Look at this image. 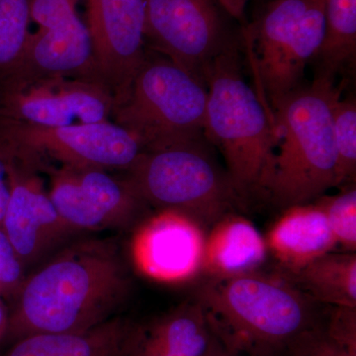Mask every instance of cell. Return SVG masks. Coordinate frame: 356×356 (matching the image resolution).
<instances>
[{"mask_svg": "<svg viewBox=\"0 0 356 356\" xmlns=\"http://www.w3.org/2000/svg\"><path fill=\"white\" fill-rule=\"evenodd\" d=\"M132 285L120 245L113 238L72 243L25 278L8 311L4 341L92 329L116 317Z\"/></svg>", "mask_w": 356, "mask_h": 356, "instance_id": "1", "label": "cell"}, {"mask_svg": "<svg viewBox=\"0 0 356 356\" xmlns=\"http://www.w3.org/2000/svg\"><path fill=\"white\" fill-rule=\"evenodd\" d=\"M193 299L224 350L247 356H285L325 309L277 271L204 278Z\"/></svg>", "mask_w": 356, "mask_h": 356, "instance_id": "2", "label": "cell"}, {"mask_svg": "<svg viewBox=\"0 0 356 356\" xmlns=\"http://www.w3.org/2000/svg\"><path fill=\"white\" fill-rule=\"evenodd\" d=\"M204 81L208 89L204 138L222 154L245 206L267 198L277 147L273 113L245 83L233 44L208 65Z\"/></svg>", "mask_w": 356, "mask_h": 356, "instance_id": "3", "label": "cell"}, {"mask_svg": "<svg viewBox=\"0 0 356 356\" xmlns=\"http://www.w3.org/2000/svg\"><path fill=\"white\" fill-rule=\"evenodd\" d=\"M337 96L334 76L321 72L273 109L277 147L267 199L276 207L311 203L337 187L332 116Z\"/></svg>", "mask_w": 356, "mask_h": 356, "instance_id": "4", "label": "cell"}, {"mask_svg": "<svg viewBox=\"0 0 356 356\" xmlns=\"http://www.w3.org/2000/svg\"><path fill=\"white\" fill-rule=\"evenodd\" d=\"M123 172L149 207L186 215L206 233L225 215L245 207L206 139L143 152Z\"/></svg>", "mask_w": 356, "mask_h": 356, "instance_id": "5", "label": "cell"}, {"mask_svg": "<svg viewBox=\"0 0 356 356\" xmlns=\"http://www.w3.org/2000/svg\"><path fill=\"white\" fill-rule=\"evenodd\" d=\"M206 83L161 55H147L111 121L132 134L144 152L205 139Z\"/></svg>", "mask_w": 356, "mask_h": 356, "instance_id": "6", "label": "cell"}, {"mask_svg": "<svg viewBox=\"0 0 356 356\" xmlns=\"http://www.w3.org/2000/svg\"><path fill=\"white\" fill-rule=\"evenodd\" d=\"M0 140L42 161L120 172L129 170L144 152L132 134L111 120L51 128L0 120Z\"/></svg>", "mask_w": 356, "mask_h": 356, "instance_id": "7", "label": "cell"}, {"mask_svg": "<svg viewBox=\"0 0 356 356\" xmlns=\"http://www.w3.org/2000/svg\"><path fill=\"white\" fill-rule=\"evenodd\" d=\"M49 194L58 215L72 231L135 228L149 206L124 177L99 168L51 166Z\"/></svg>", "mask_w": 356, "mask_h": 356, "instance_id": "8", "label": "cell"}, {"mask_svg": "<svg viewBox=\"0 0 356 356\" xmlns=\"http://www.w3.org/2000/svg\"><path fill=\"white\" fill-rule=\"evenodd\" d=\"M217 2L145 0V46L206 83V67L231 44Z\"/></svg>", "mask_w": 356, "mask_h": 356, "instance_id": "9", "label": "cell"}, {"mask_svg": "<svg viewBox=\"0 0 356 356\" xmlns=\"http://www.w3.org/2000/svg\"><path fill=\"white\" fill-rule=\"evenodd\" d=\"M4 146L8 154L9 197L1 227L25 268L76 232L58 215L44 187L41 177L43 161L35 154Z\"/></svg>", "mask_w": 356, "mask_h": 356, "instance_id": "10", "label": "cell"}, {"mask_svg": "<svg viewBox=\"0 0 356 356\" xmlns=\"http://www.w3.org/2000/svg\"><path fill=\"white\" fill-rule=\"evenodd\" d=\"M113 108L110 89L84 77H51L0 92V120L37 127L110 121Z\"/></svg>", "mask_w": 356, "mask_h": 356, "instance_id": "11", "label": "cell"}, {"mask_svg": "<svg viewBox=\"0 0 356 356\" xmlns=\"http://www.w3.org/2000/svg\"><path fill=\"white\" fill-rule=\"evenodd\" d=\"M86 9L96 74L115 105L127 95L147 58L145 0H86Z\"/></svg>", "mask_w": 356, "mask_h": 356, "instance_id": "12", "label": "cell"}, {"mask_svg": "<svg viewBox=\"0 0 356 356\" xmlns=\"http://www.w3.org/2000/svg\"><path fill=\"white\" fill-rule=\"evenodd\" d=\"M206 231L193 219L172 210L156 211L137 224L131 259L138 273L166 284L201 277Z\"/></svg>", "mask_w": 356, "mask_h": 356, "instance_id": "13", "label": "cell"}, {"mask_svg": "<svg viewBox=\"0 0 356 356\" xmlns=\"http://www.w3.org/2000/svg\"><path fill=\"white\" fill-rule=\"evenodd\" d=\"M51 77L100 81L88 26L79 15L32 33L19 64L0 92Z\"/></svg>", "mask_w": 356, "mask_h": 356, "instance_id": "14", "label": "cell"}, {"mask_svg": "<svg viewBox=\"0 0 356 356\" xmlns=\"http://www.w3.org/2000/svg\"><path fill=\"white\" fill-rule=\"evenodd\" d=\"M225 350L193 298L139 324L128 356H222Z\"/></svg>", "mask_w": 356, "mask_h": 356, "instance_id": "15", "label": "cell"}, {"mask_svg": "<svg viewBox=\"0 0 356 356\" xmlns=\"http://www.w3.org/2000/svg\"><path fill=\"white\" fill-rule=\"evenodd\" d=\"M264 238L269 257L283 274L296 273L337 248L324 213L314 202L283 209Z\"/></svg>", "mask_w": 356, "mask_h": 356, "instance_id": "16", "label": "cell"}, {"mask_svg": "<svg viewBox=\"0 0 356 356\" xmlns=\"http://www.w3.org/2000/svg\"><path fill=\"white\" fill-rule=\"evenodd\" d=\"M268 257L266 238L261 232L243 215L229 213L206 233L201 277L257 273Z\"/></svg>", "mask_w": 356, "mask_h": 356, "instance_id": "17", "label": "cell"}, {"mask_svg": "<svg viewBox=\"0 0 356 356\" xmlns=\"http://www.w3.org/2000/svg\"><path fill=\"white\" fill-rule=\"evenodd\" d=\"M138 327L116 316L88 331L23 337L2 356H128Z\"/></svg>", "mask_w": 356, "mask_h": 356, "instance_id": "18", "label": "cell"}, {"mask_svg": "<svg viewBox=\"0 0 356 356\" xmlns=\"http://www.w3.org/2000/svg\"><path fill=\"white\" fill-rule=\"evenodd\" d=\"M324 35V0H312L273 69L259 81L271 111L301 86L307 63L318 55Z\"/></svg>", "mask_w": 356, "mask_h": 356, "instance_id": "19", "label": "cell"}, {"mask_svg": "<svg viewBox=\"0 0 356 356\" xmlns=\"http://www.w3.org/2000/svg\"><path fill=\"white\" fill-rule=\"evenodd\" d=\"M280 274L318 304L356 308L355 252L334 250L296 273Z\"/></svg>", "mask_w": 356, "mask_h": 356, "instance_id": "20", "label": "cell"}, {"mask_svg": "<svg viewBox=\"0 0 356 356\" xmlns=\"http://www.w3.org/2000/svg\"><path fill=\"white\" fill-rule=\"evenodd\" d=\"M312 0H273L267 4L248 36L254 40L259 83L269 74Z\"/></svg>", "mask_w": 356, "mask_h": 356, "instance_id": "21", "label": "cell"}, {"mask_svg": "<svg viewBox=\"0 0 356 356\" xmlns=\"http://www.w3.org/2000/svg\"><path fill=\"white\" fill-rule=\"evenodd\" d=\"M325 35L318 50L322 74L334 76L356 51V0H324Z\"/></svg>", "mask_w": 356, "mask_h": 356, "instance_id": "22", "label": "cell"}, {"mask_svg": "<svg viewBox=\"0 0 356 356\" xmlns=\"http://www.w3.org/2000/svg\"><path fill=\"white\" fill-rule=\"evenodd\" d=\"M31 22V0H0V88L20 63Z\"/></svg>", "mask_w": 356, "mask_h": 356, "instance_id": "23", "label": "cell"}, {"mask_svg": "<svg viewBox=\"0 0 356 356\" xmlns=\"http://www.w3.org/2000/svg\"><path fill=\"white\" fill-rule=\"evenodd\" d=\"M332 131L337 153V187L355 177L356 170V104L353 99L332 103Z\"/></svg>", "mask_w": 356, "mask_h": 356, "instance_id": "24", "label": "cell"}, {"mask_svg": "<svg viewBox=\"0 0 356 356\" xmlns=\"http://www.w3.org/2000/svg\"><path fill=\"white\" fill-rule=\"evenodd\" d=\"M313 202L324 213L337 245H341L346 252H355V185H346L336 195H323Z\"/></svg>", "mask_w": 356, "mask_h": 356, "instance_id": "25", "label": "cell"}, {"mask_svg": "<svg viewBox=\"0 0 356 356\" xmlns=\"http://www.w3.org/2000/svg\"><path fill=\"white\" fill-rule=\"evenodd\" d=\"M285 356H356V351L332 339L321 324L296 337Z\"/></svg>", "mask_w": 356, "mask_h": 356, "instance_id": "26", "label": "cell"}, {"mask_svg": "<svg viewBox=\"0 0 356 356\" xmlns=\"http://www.w3.org/2000/svg\"><path fill=\"white\" fill-rule=\"evenodd\" d=\"M24 280V266L0 226V299L14 298Z\"/></svg>", "mask_w": 356, "mask_h": 356, "instance_id": "27", "label": "cell"}, {"mask_svg": "<svg viewBox=\"0 0 356 356\" xmlns=\"http://www.w3.org/2000/svg\"><path fill=\"white\" fill-rule=\"evenodd\" d=\"M79 0H31V18L39 28H51L79 15Z\"/></svg>", "mask_w": 356, "mask_h": 356, "instance_id": "28", "label": "cell"}, {"mask_svg": "<svg viewBox=\"0 0 356 356\" xmlns=\"http://www.w3.org/2000/svg\"><path fill=\"white\" fill-rule=\"evenodd\" d=\"M7 149L3 143L0 142V226L3 219L4 212L9 197L8 180H7Z\"/></svg>", "mask_w": 356, "mask_h": 356, "instance_id": "29", "label": "cell"}, {"mask_svg": "<svg viewBox=\"0 0 356 356\" xmlns=\"http://www.w3.org/2000/svg\"><path fill=\"white\" fill-rule=\"evenodd\" d=\"M217 1L232 17L240 21L245 18L248 0H217Z\"/></svg>", "mask_w": 356, "mask_h": 356, "instance_id": "30", "label": "cell"}, {"mask_svg": "<svg viewBox=\"0 0 356 356\" xmlns=\"http://www.w3.org/2000/svg\"><path fill=\"white\" fill-rule=\"evenodd\" d=\"M7 327H8V310L4 306L3 300L0 299V344L4 343Z\"/></svg>", "mask_w": 356, "mask_h": 356, "instance_id": "31", "label": "cell"}, {"mask_svg": "<svg viewBox=\"0 0 356 356\" xmlns=\"http://www.w3.org/2000/svg\"><path fill=\"white\" fill-rule=\"evenodd\" d=\"M222 356H247V355H238V353H228V351L225 350L224 355H222Z\"/></svg>", "mask_w": 356, "mask_h": 356, "instance_id": "32", "label": "cell"}]
</instances>
